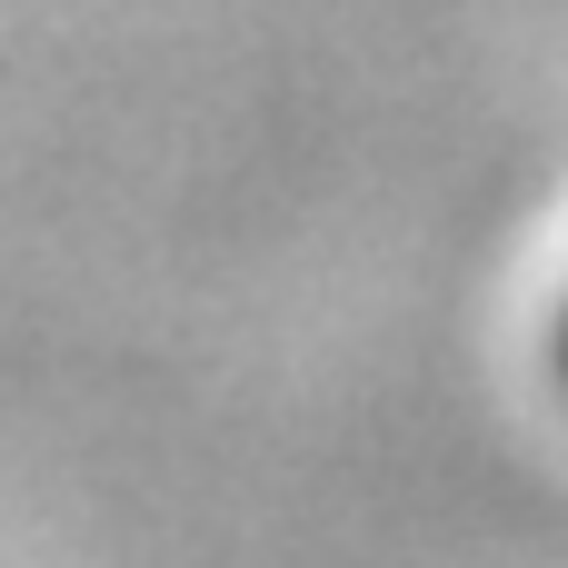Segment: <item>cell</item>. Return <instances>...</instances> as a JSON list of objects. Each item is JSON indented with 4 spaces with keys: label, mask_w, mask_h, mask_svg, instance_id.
<instances>
[{
    "label": "cell",
    "mask_w": 568,
    "mask_h": 568,
    "mask_svg": "<svg viewBox=\"0 0 568 568\" xmlns=\"http://www.w3.org/2000/svg\"><path fill=\"white\" fill-rule=\"evenodd\" d=\"M549 359H559V389H568V300H559V320H549Z\"/></svg>",
    "instance_id": "6da1fadb"
}]
</instances>
